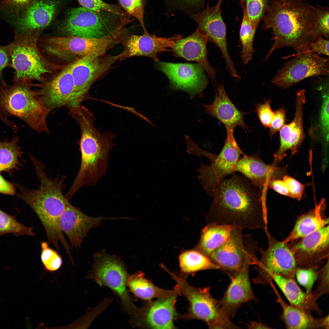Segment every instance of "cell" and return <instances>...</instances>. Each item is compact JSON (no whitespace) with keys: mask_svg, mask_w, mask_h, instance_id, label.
<instances>
[{"mask_svg":"<svg viewBox=\"0 0 329 329\" xmlns=\"http://www.w3.org/2000/svg\"><path fill=\"white\" fill-rule=\"evenodd\" d=\"M232 175L218 185L207 216V224L259 228L266 233L267 214L263 195L243 175Z\"/></svg>","mask_w":329,"mask_h":329,"instance_id":"6da1fadb","label":"cell"},{"mask_svg":"<svg viewBox=\"0 0 329 329\" xmlns=\"http://www.w3.org/2000/svg\"><path fill=\"white\" fill-rule=\"evenodd\" d=\"M175 5L182 10L192 11L202 6L203 0H171Z\"/></svg>","mask_w":329,"mask_h":329,"instance_id":"f5cc1de1","label":"cell"},{"mask_svg":"<svg viewBox=\"0 0 329 329\" xmlns=\"http://www.w3.org/2000/svg\"><path fill=\"white\" fill-rule=\"evenodd\" d=\"M315 7L317 13L314 27L315 34L318 38L322 37L328 39L329 9L327 7L319 5H316Z\"/></svg>","mask_w":329,"mask_h":329,"instance_id":"b9f144b4","label":"cell"},{"mask_svg":"<svg viewBox=\"0 0 329 329\" xmlns=\"http://www.w3.org/2000/svg\"><path fill=\"white\" fill-rule=\"evenodd\" d=\"M157 65L168 77L172 89L184 91L191 98L201 92L207 85L208 80L204 70L198 64L159 61Z\"/></svg>","mask_w":329,"mask_h":329,"instance_id":"ac0fdd59","label":"cell"},{"mask_svg":"<svg viewBox=\"0 0 329 329\" xmlns=\"http://www.w3.org/2000/svg\"><path fill=\"white\" fill-rule=\"evenodd\" d=\"M270 285L276 295V302L282 308L281 318L287 329L329 328L328 315L322 318H316L311 313L288 304L280 295L273 281Z\"/></svg>","mask_w":329,"mask_h":329,"instance_id":"f1b7e54d","label":"cell"},{"mask_svg":"<svg viewBox=\"0 0 329 329\" xmlns=\"http://www.w3.org/2000/svg\"><path fill=\"white\" fill-rule=\"evenodd\" d=\"M326 207L325 200H323L314 209L301 215L289 235L282 241L287 243L297 241L328 225V218L324 214Z\"/></svg>","mask_w":329,"mask_h":329,"instance_id":"4dcf8cb0","label":"cell"},{"mask_svg":"<svg viewBox=\"0 0 329 329\" xmlns=\"http://www.w3.org/2000/svg\"><path fill=\"white\" fill-rule=\"evenodd\" d=\"M82 7L97 12L104 11L118 16L122 22L126 21L127 13L119 7L107 3L102 0H78Z\"/></svg>","mask_w":329,"mask_h":329,"instance_id":"ab89813d","label":"cell"},{"mask_svg":"<svg viewBox=\"0 0 329 329\" xmlns=\"http://www.w3.org/2000/svg\"><path fill=\"white\" fill-rule=\"evenodd\" d=\"M179 294L148 301L141 309L139 324L152 329H175L174 322L178 317L175 306Z\"/></svg>","mask_w":329,"mask_h":329,"instance_id":"d4e9b609","label":"cell"},{"mask_svg":"<svg viewBox=\"0 0 329 329\" xmlns=\"http://www.w3.org/2000/svg\"><path fill=\"white\" fill-rule=\"evenodd\" d=\"M222 1L223 0H219L217 4L215 5L217 9H220L221 4ZM240 1L241 6L243 8H244L245 7V0H240Z\"/></svg>","mask_w":329,"mask_h":329,"instance_id":"680465c9","label":"cell"},{"mask_svg":"<svg viewBox=\"0 0 329 329\" xmlns=\"http://www.w3.org/2000/svg\"><path fill=\"white\" fill-rule=\"evenodd\" d=\"M256 261L252 259L248 260L238 272L230 277L231 282L222 298L219 300L222 309L230 318L235 316L242 304L257 301L249 277V265H255Z\"/></svg>","mask_w":329,"mask_h":329,"instance_id":"7402d4cb","label":"cell"},{"mask_svg":"<svg viewBox=\"0 0 329 329\" xmlns=\"http://www.w3.org/2000/svg\"><path fill=\"white\" fill-rule=\"evenodd\" d=\"M126 285L136 297L147 301L167 297L177 292L175 289L166 290L157 286L145 278L144 274L140 271L128 276Z\"/></svg>","mask_w":329,"mask_h":329,"instance_id":"1f68e13d","label":"cell"},{"mask_svg":"<svg viewBox=\"0 0 329 329\" xmlns=\"http://www.w3.org/2000/svg\"><path fill=\"white\" fill-rule=\"evenodd\" d=\"M6 67H10V62L9 56L5 49L4 46H0V80H3L2 72Z\"/></svg>","mask_w":329,"mask_h":329,"instance_id":"9f6ffc18","label":"cell"},{"mask_svg":"<svg viewBox=\"0 0 329 329\" xmlns=\"http://www.w3.org/2000/svg\"><path fill=\"white\" fill-rule=\"evenodd\" d=\"M274 117L269 127V135L271 137L279 131L288 121L286 118V110L283 107L274 111Z\"/></svg>","mask_w":329,"mask_h":329,"instance_id":"c3c4849f","label":"cell"},{"mask_svg":"<svg viewBox=\"0 0 329 329\" xmlns=\"http://www.w3.org/2000/svg\"><path fill=\"white\" fill-rule=\"evenodd\" d=\"M282 292L290 305L307 313L315 312L321 316L323 312L317 304L318 299L313 293L302 291L295 279L274 274L272 278Z\"/></svg>","mask_w":329,"mask_h":329,"instance_id":"f546056e","label":"cell"},{"mask_svg":"<svg viewBox=\"0 0 329 329\" xmlns=\"http://www.w3.org/2000/svg\"><path fill=\"white\" fill-rule=\"evenodd\" d=\"M319 269L311 268H297L295 274V279L305 289L307 293L312 292V288L317 280Z\"/></svg>","mask_w":329,"mask_h":329,"instance_id":"7bdbcfd3","label":"cell"},{"mask_svg":"<svg viewBox=\"0 0 329 329\" xmlns=\"http://www.w3.org/2000/svg\"><path fill=\"white\" fill-rule=\"evenodd\" d=\"M204 108L207 113L219 120L226 129L235 130L239 126L246 131L249 130L244 119L246 113L240 111L235 106L227 95L223 85L218 86L214 101L210 104L204 105Z\"/></svg>","mask_w":329,"mask_h":329,"instance_id":"83f0119b","label":"cell"},{"mask_svg":"<svg viewBox=\"0 0 329 329\" xmlns=\"http://www.w3.org/2000/svg\"><path fill=\"white\" fill-rule=\"evenodd\" d=\"M208 41L207 36L201 33L197 28L190 35L176 40L172 49L175 57L196 62L213 81L216 72L210 65L208 59L207 48Z\"/></svg>","mask_w":329,"mask_h":329,"instance_id":"4316f807","label":"cell"},{"mask_svg":"<svg viewBox=\"0 0 329 329\" xmlns=\"http://www.w3.org/2000/svg\"><path fill=\"white\" fill-rule=\"evenodd\" d=\"M242 228L232 226L227 240L213 251L209 258L219 269L227 273L230 278L236 274L246 261L257 258L256 253L260 252L257 241L249 234L242 235Z\"/></svg>","mask_w":329,"mask_h":329,"instance_id":"9c48e42d","label":"cell"},{"mask_svg":"<svg viewBox=\"0 0 329 329\" xmlns=\"http://www.w3.org/2000/svg\"><path fill=\"white\" fill-rule=\"evenodd\" d=\"M266 235L268 246L265 250L261 248L260 252V259L254 267L257 274L253 281L255 284L270 285L274 274L295 279L296 263L288 243L276 239L269 231Z\"/></svg>","mask_w":329,"mask_h":329,"instance_id":"30bf717a","label":"cell"},{"mask_svg":"<svg viewBox=\"0 0 329 329\" xmlns=\"http://www.w3.org/2000/svg\"><path fill=\"white\" fill-rule=\"evenodd\" d=\"M103 56L87 55L69 65L76 96L80 104L92 98L88 94L92 85L119 59L118 55Z\"/></svg>","mask_w":329,"mask_h":329,"instance_id":"9a60e30c","label":"cell"},{"mask_svg":"<svg viewBox=\"0 0 329 329\" xmlns=\"http://www.w3.org/2000/svg\"><path fill=\"white\" fill-rule=\"evenodd\" d=\"M185 140L187 145L186 151L188 153L197 157L203 155L208 158L211 162L216 158L217 155L208 151L200 148L191 138L187 135L185 136Z\"/></svg>","mask_w":329,"mask_h":329,"instance_id":"f907efd6","label":"cell"},{"mask_svg":"<svg viewBox=\"0 0 329 329\" xmlns=\"http://www.w3.org/2000/svg\"><path fill=\"white\" fill-rule=\"evenodd\" d=\"M256 30L252 27L244 7L239 32L242 48L241 57L244 64H247L252 58L254 51L253 43Z\"/></svg>","mask_w":329,"mask_h":329,"instance_id":"d590c367","label":"cell"},{"mask_svg":"<svg viewBox=\"0 0 329 329\" xmlns=\"http://www.w3.org/2000/svg\"><path fill=\"white\" fill-rule=\"evenodd\" d=\"M29 156L41 185L38 189H30L13 182L19 191L16 196L27 203L41 222H54L59 218L70 203L63 193L66 176L51 178L45 171L44 164L32 155L30 154Z\"/></svg>","mask_w":329,"mask_h":329,"instance_id":"5b68a950","label":"cell"},{"mask_svg":"<svg viewBox=\"0 0 329 329\" xmlns=\"http://www.w3.org/2000/svg\"><path fill=\"white\" fill-rule=\"evenodd\" d=\"M99 13L83 7L72 9L67 12L59 30L64 36L94 39L118 33L120 28L113 27L102 19Z\"/></svg>","mask_w":329,"mask_h":329,"instance_id":"5bb4252c","label":"cell"},{"mask_svg":"<svg viewBox=\"0 0 329 329\" xmlns=\"http://www.w3.org/2000/svg\"><path fill=\"white\" fill-rule=\"evenodd\" d=\"M38 91L43 104L50 111L62 107L70 109L81 104L76 96L69 65L46 82Z\"/></svg>","mask_w":329,"mask_h":329,"instance_id":"d6986e66","label":"cell"},{"mask_svg":"<svg viewBox=\"0 0 329 329\" xmlns=\"http://www.w3.org/2000/svg\"><path fill=\"white\" fill-rule=\"evenodd\" d=\"M32 0H1L0 6L8 12L15 13L16 14L22 10L28 5Z\"/></svg>","mask_w":329,"mask_h":329,"instance_id":"681fc988","label":"cell"},{"mask_svg":"<svg viewBox=\"0 0 329 329\" xmlns=\"http://www.w3.org/2000/svg\"><path fill=\"white\" fill-rule=\"evenodd\" d=\"M58 4L56 0H32L16 14L15 34H38L51 23Z\"/></svg>","mask_w":329,"mask_h":329,"instance_id":"603a6c76","label":"cell"},{"mask_svg":"<svg viewBox=\"0 0 329 329\" xmlns=\"http://www.w3.org/2000/svg\"><path fill=\"white\" fill-rule=\"evenodd\" d=\"M15 34L13 41L4 46L9 58L10 67L15 70L12 81H42L43 76L51 70L37 48L38 34Z\"/></svg>","mask_w":329,"mask_h":329,"instance_id":"52a82bcc","label":"cell"},{"mask_svg":"<svg viewBox=\"0 0 329 329\" xmlns=\"http://www.w3.org/2000/svg\"><path fill=\"white\" fill-rule=\"evenodd\" d=\"M287 243L294 254L297 268L319 269L329 258V225L300 239L299 241Z\"/></svg>","mask_w":329,"mask_h":329,"instance_id":"2e32d148","label":"cell"},{"mask_svg":"<svg viewBox=\"0 0 329 329\" xmlns=\"http://www.w3.org/2000/svg\"><path fill=\"white\" fill-rule=\"evenodd\" d=\"M19 141V136L14 137L9 141L8 138L2 141L0 138V173L6 172L11 176L14 170L22 166L19 159L26 162L22 157L23 152L18 145Z\"/></svg>","mask_w":329,"mask_h":329,"instance_id":"836d02e7","label":"cell"},{"mask_svg":"<svg viewBox=\"0 0 329 329\" xmlns=\"http://www.w3.org/2000/svg\"><path fill=\"white\" fill-rule=\"evenodd\" d=\"M119 41L116 35L98 39L76 36L53 37L45 39L44 47L51 56L70 64L88 55L103 56L111 47Z\"/></svg>","mask_w":329,"mask_h":329,"instance_id":"ba28073f","label":"cell"},{"mask_svg":"<svg viewBox=\"0 0 329 329\" xmlns=\"http://www.w3.org/2000/svg\"><path fill=\"white\" fill-rule=\"evenodd\" d=\"M41 259L46 270L48 272L57 271L61 267L62 260L57 251L51 248L46 242L41 243Z\"/></svg>","mask_w":329,"mask_h":329,"instance_id":"60d3db41","label":"cell"},{"mask_svg":"<svg viewBox=\"0 0 329 329\" xmlns=\"http://www.w3.org/2000/svg\"><path fill=\"white\" fill-rule=\"evenodd\" d=\"M226 129L227 136L224 146L210 165L201 161L197 170L200 183L209 196L213 197L218 184L228 175L235 172V167L242 155H244L234 137V130Z\"/></svg>","mask_w":329,"mask_h":329,"instance_id":"7c38bea8","label":"cell"},{"mask_svg":"<svg viewBox=\"0 0 329 329\" xmlns=\"http://www.w3.org/2000/svg\"><path fill=\"white\" fill-rule=\"evenodd\" d=\"M94 256V278L100 285L109 287L117 294L126 311L137 322L140 309L133 304L127 289L128 276L123 264L117 256L105 251L96 253Z\"/></svg>","mask_w":329,"mask_h":329,"instance_id":"8fae6325","label":"cell"},{"mask_svg":"<svg viewBox=\"0 0 329 329\" xmlns=\"http://www.w3.org/2000/svg\"><path fill=\"white\" fill-rule=\"evenodd\" d=\"M81 132L80 146L81 162L78 174L65 196L69 200L82 186L95 185L106 173L109 155L114 145L113 134L103 133L95 127V118L87 108L76 110L72 115Z\"/></svg>","mask_w":329,"mask_h":329,"instance_id":"3957f363","label":"cell"},{"mask_svg":"<svg viewBox=\"0 0 329 329\" xmlns=\"http://www.w3.org/2000/svg\"><path fill=\"white\" fill-rule=\"evenodd\" d=\"M232 226L208 223L202 230L197 250L209 257L211 253L229 237Z\"/></svg>","mask_w":329,"mask_h":329,"instance_id":"d6a6232c","label":"cell"},{"mask_svg":"<svg viewBox=\"0 0 329 329\" xmlns=\"http://www.w3.org/2000/svg\"><path fill=\"white\" fill-rule=\"evenodd\" d=\"M31 81L21 80L0 85V115L6 119L16 117L38 133L50 132L47 118L50 112L44 105Z\"/></svg>","mask_w":329,"mask_h":329,"instance_id":"277c9868","label":"cell"},{"mask_svg":"<svg viewBox=\"0 0 329 329\" xmlns=\"http://www.w3.org/2000/svg\"><path fill=\"white\" fill-rule=\"evenodd\" d=\"M248 327L249 329H269L270 327L268 326L263 324L260 322L253 321L251 322L248 325Z\"/></svg>","mask_w":329,"mask_h":329,"instance_id":"6f0895ef","label":"cell"},{"mask_svg":"<svg viewBox=\"0 0 329 329\" xmlns=\"http://www.w3.org/2000/svg\"><path fill=\"white\" fill-rule=\"evenodd\" d=\"M179 261L181 273L187 276L201 271L219 269L208 257L197 250L183 252L179 256Z\"/></svg>","mask_w":329,"mask_h":329,"instance_id":"e575fe53","label":"cell"},{"mask_svg":"<svg viewBox=\"0 0 329 329\" xmlns=\"http://www.w3.org/2000/svg\"><path fill=\"white\" fill-rule=\"evenodd\" d=\"M318 270L317 285L313 293L318 299L329 293V260Z\"/></svg>","mask_w":329,"mask_h":329,"instance_id":"f6af8a7d","label":"cell"},{"mask_svg":"<svg viewBox=\"0 0 329 329\" xmlns=\"http://www.w3.org/2000/svg\"><path fill=\"white\" fill-rule=\"evenodd\" d=\"M282 180L287 186L289 192V197L300 200L302 197L305 186L288 176H284Z\"/></svg>","mask_w":329,"mask_h":329,"instance_id":"7dc6e473","label":"cell"},{"mask_svg":"<svg viewBox=\"0 0 329 329\" xmlns=\"http://www.w3.org/2000/svg\"><path fill=\"white\" fill-rule=\"evenodd\" d=\"M270 99L266 100L264 103H258L256 105V111L261 123L265 128H269L274 115Z\"/></svg>","mask_w":329,"mask_h":329,"instance_id":"bcb514c9","label":"cell"},{"mask_svg":"<svg viewBox=\"0 0 329 329\" xmlns=\"http://www.w3.org/2000/svg\"><path fill=\"white\" fill-rule=\"evenodd\" d=\"M306 90H298L295 101V112L292 122L285 124L280 131V146L274 155L272 165L277 166L286 156L287 151L296 153L303 141L305 134L303 128V107L306 100Z\"/></svg>","mask_w":329,"mask_h":329,"instance_id":"44dd1931","label":"cell"},{"mask_svg":"<svg viewBox=\"0 0 329 329\" xmlns=\"http://www.w3.org/2000/svg\"><path fill=\"white\" fill-rule=\"evenodd\" d=\"M285 63L271 80L274 85L283 89L288 88L309 77L329 75V60L311 50L296 54Z\"/></svg>","mask_w":329,"mask_h":329,"instance_id":"4fadbf2b","label":"cell"},{"mask_svg":"<svg viewBox=\"0 0 329 329\" xmlns=\"http://www.w3.org/2000/svg\"><path fill=\"white\" fill-rule=\"evenodd\" d=\"M122 8L129 15L139 22L144 31L146 30L144 22V0H117Z\"/></svg>","mask_w":329,"mask_h":329,"instance_id":"ee69618b","label":"cell"},{"mask_svg":"<svg viewBox=\"0 0 329 329\" xmlns=\"http://www.w3.org/2000/svg\"><path fill=\"white\" fill-rule=\"evenodd\" d=\"M317 10L302 0H270L263 18L264 30L271 29L274 42L266 58L275 50L288 47L296 55L310 51L318 38L314 27Z\"/></svg>","mask_w":329,"mask_h":329,"instance_id":"7a4b0ae2","label":"cell"},{"mask_svg":"<svg viewBox=\"0 0 329 329\" xmlns=\"http://www.w3.org/2000/svg\"><path fill=\"white\" fill-rule=\"evenodd\" d=\"M190 16L197 24L199 31L207 36L208 41L213 42L218 47L231 75L240 79L241 77L238 73L228 51L226 29L221 9H217L215 5L210 7L208 5L202 12L192 13Z\"/></svg>","mask_w":329,"mask_h":329,"instance_id":"e0dca14e","label":"cell"},{"mask_svg":"<svg viewBox=\"0 0 329 329\" xmlns=\"http://www.w3.org/2000/svg\"><path fill=\"white\" fill-rule=\"evenodd\" d=\"M319 83L322 95V103L319 118V134L326 142L329 138V80H322Z\"/></svg>","mask_w":329,"mask_h":329,"instance_id":"74e56055","label":"cell"},{"mask_svg":"<svg viewBox=\"0 0 329 329\" xmlns=\"http://www.w3.org/2000/svg\"></svg>","mask_w":329,"mask_h":329,"instance_id":"94428289","label":"cell"},{"mask_svg":"<svg viewBox=\"0 0 329 329\" xmlns=\"http://www.w3.org/2000/svg\"><path fill=\"white\" fill-rule=\"evenodd\" d=\"M120 218L90 217L70 203L61 215L59 224L61 231L67 236L72 246L77 251L88 232L100 225L102 220Z\"/></svg>","mask_w":329,"mask_h":329,"instance_id":"cb8c5ba5","label":"cell"},{"mask_svg":"<svg viewBox=\"0 0 329 329\" xmlns=\"http://www.w3.org/2000/svg\"><path fill=\"white\" fill-rule=\"evenodd\" d=\"M0 193L11 196L16 194L14 184L6 180L0 174Z\"/></svg>","mask_w":329,"mask_h":329,"instance_id":"11a10c76","label":"cell"},{"mask_svg":"<svg viewBox=\"0 0 329 329\" xmlns=\"http://www.w3.org/2000/svg\"><path fill=\"white\" fill-rule=\"evenodd\" d=\"M270 0H245V9L252 27L256 29L265 16Z\"/></svg>","mask_w":329,"mask_h":329,"instance_id":"f35d334b","label":"cell"},{"mask_svg":"<svg viewBox=\"0 0 329 329\" xmlns=\"http://www.w3.org/2000/svg\"><path fill=\"white\" fill-rule=\"evenodd\" d=\"M268 186L280 194L289 196L287 186L283 180L280 179L272 180L269 182Z\"/></svg>","mask_w":329,"mask_h":329,"instance_id":"db71d44e","label":"cell"},{"mask_svg":"<svg viewBox=\"0 0 329 329\" xmlns=\"http://www.w3.org/2000/svg\"><path fill=\"white\" fill-rule=\"evenodd\" d=\"M1 116L0 115V119H1Z\"/></svg>","mask_w":329,"mask_h":329,"instance_id":"91938a15","label":"cell"},{"mask_svg":"<svg viewBox=\"0 0 329 329\" xmlns=\"http://www.w3.org/2000/svg\"><path fill=\"white\" fill-rule=\"evenodd\" d=\"M33 228L24 226L16 220L15 216L8 214L0 209V236L9 233L16 236H34Z\"/></svg>","mask_w":329,"mask_h":329,"instance_id":"8d00e7d4","label":"cell"},{"mask_svg":"<svg viewBox=\"0 0 329 329\" xmlns=\"http://www.w3.org/2000/svg\"><path fill=\"white\" fill-rule=\"evenodd\" d=\"M182 37L180 34L168 38L158 37L149 34L147 30L141 35L131 34L123 41L124 50L118 55L119 59L143 56L157 62L158 54L168 51V48H172L175 41Z\"/></svg>","mask_w":329,"mask_h":329,"instance_id":"ffe728a7","label":"cell"},{"mask_svg":"<svg viewBox=\"0 0 329 329\" xmlns=\"http://www.w3.org/2000/svg\"><path fill=\"white\" fill-rule=\"evenodd\" d=\"M235 171L247 179L262 194L271 180L280 179L285 174L284 168L264 163L258 153L250 156L244 155L238 160Z\"/></svg>","mask_w":329,"mask_h":329,"instance_id":"484cf974","label":"cell"},{"mask_svg":"<svg viewBox=\"0 0 329 329\" xmlns=\"http://www.w3.org/2000/svg\"><path fill=\"white\" fill-rule=\"evenodd\" d=\"M162 268L175 281L174 289L179 295L185 297L189 302L187 312L181 316L182 318L201 320L210 329L235 328V325L222 309L219 300L211 295L209 287H196L187 282V275L170 272L164 266Z\"/></svg>","mask_w":329,"mask_h":329,"instance_id":"8992f818","label":"cell"},{"mask_svg":"<svg viewBox=\"0 0 329 329\" xmlns=\"http://www.w3.org/2000/svg\"><path fill=\"white\" fill-rule=\"evenodd\" d=\"M328 39L322 37L318 38L310 45L311 51L318 54L329 56Z\"/></svg>","mask_w":329,"mask_h":329,"instance_id":"816d5d0a","label":"cell"}]
</instances>
